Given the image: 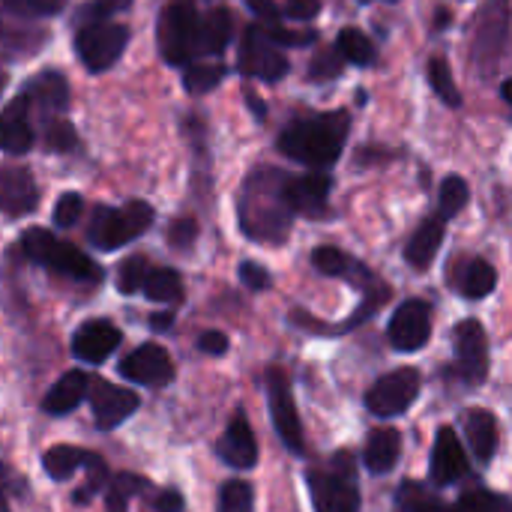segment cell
Wrapping results in <instances>:
<instances>
[{"label":"cell","instance_id":"6da1fadb","mask_svg":"<svg viewBox=\"0 0 512 512\" xmlns=\"http://www.w3.org/2000/svg\"><path fill=\"white\" fill-rule=\"evenodd\" d=\"M312 267H315L321 276H330V279H339V282L357 288V291L363 294V303H360V309H357L345 324H333V327L324 324L321 318L303 312V309H294V312L288 315V321H291L297 330H303V333H312V336H345V333L357 330L360 324H366L369 318H375V315L390 303V297H393V288H390L369 264H363L360 258L348 255V252L339 249V246H318V249L312 252Z\"/></svg>","mask_w":512,"mask_h":512},{"label":"cell","instance_id":"7a4b0ae2","mask_svg":"<svg viewBox=\"0 0 512 512\" xmlns=\"http://www.w3.org/2000/svg\"><path fill=\"white\" fill-rule=\"evenodd\" d=\"M288 171L258 165L246 174L237 195V225L243 237L264 246H282L291 237L297 213L288 204Z\"/></svg>","mask_w":512,"mask_h":512},{"label":"cell","instance_id":"3957f363","mask_svg":"<svg viewBox=\"0 0 512 512\" xmlns=\"http://www.w3.org/2000/svg\"><path fill=\"white\" fill-rule=\"evenodd\" d=\"M348 132H351L348 111H321V114L297 117L294 123H288L276 147L282 156L300 165H309L312 171H324L339 162Z\"/></svg>","mask_w":512,"mask_h":512},{"label":"cell","instance_id":"277c9868","mask_svg":"<svg viewBox=\"0 0 512 512\" xmlns=\"http://www.w3.org/2000/svg\"><path fill=\"white\" fill-rule=\"evenodd\" d=\"M18 249L30 264L45 267V270L66 276L72 282H81V285H99L105 276L102 267L87 252H81L69 240H60L48 228H27L18 237Z\"/></svg>","mask_w":512,"mask_h":512},{"label":"cell","instance_id":"5b68a950","mask_svg":"<svg viewBox=\"0 0 512 512\" xmlns=\"http://www.w3.org/2000/svg\"><path fill=\"white\" fill-rule=\"evenodd\" d=\"M306 486L315 512H360L363 507L357 459L351 450H336L324 465L309 468Z\"/></svg>","mask_w":512,"mask_h":512},{"label":"cell","instance_id":"8992f818","mask_svg":"<svg viewBox=\"0 0 512 512\" xmlns=\"http://www.w3.org/2000/svg\"><path fill=\"white\" fill-rule=\"evenodd\" d=\"M153 219H156V210L138 198L123 207L96 204V210L90 213V225H87V243L99 252L123 249L135 243L141 234H147Z\"/></svg>","mask_w":512,"mask_h":512},{"label":"cell","instance_id":"52a82bcc","mask_svg":"<svg viewBox=\"0 0 512 512\" xmlns=\"http://www.w3.org/2000/svg\"><path fill=\"white\" fill-rule=\"evenodd\" d=\"M512 3L510 0H486L474 18L471 36V60L483 81H489L510 51Z\"/></svg>","mask_w":512,"mask_h":512},{"label":"cell","instance_id":"ba28073f","mask_svg":"<svg viewBox=\"0 0 512 512\" xmlns=\"http://www.w3.org/2000/svg\"><path fill=\"white\" fill-rule=\"evenodd\" d=\"M156 45L171 66H192L201 57V15L192 0H174L159 12Z\"/></svg>","mask_w":512,"mask_h":512},{"label":"cell","instance_id":"9c48e42d","mask_svg":"<svg viewBox=\"0 0 512 512\" xmlns=\"http://www.w3.org/2000/svg\"><path fill=\"white\" fill-rule=\"evenodd\" d=\"M264 393H267V408H270V420L273 429L282 441V447L294 456H306V432H303V420L294 402V387L291 378L282 366H273L264 378Z\"/></svg>","mask_w":512,"mask_h":512},{"label":"cell","instance_id":"30bf717a","mask_svg":"<svg viewBox=\"0 0 512 512\" xmlns=\"http://www.w3.org/2000/svg\"><path fill=\"white\" fill-rule=\"evenodd\" d=\"M126 45H129V27L120 21H102V24H87L75 30L78 60L93 75L108 72L123 57Z\"/></svg>","mask_w":512,"mask_h":512},{"label":"cell","instance_id":"8fae6325","mask_svg":"<svg viewBox=\"0 0 512 512\" xmlns=\"http://www.w3.org/2000/svg\"><path fill=\"white\" fill-rule=\"evenodd\" d=\"M423 390V375L414 366H399L390 375L378 378L369 393H366V411L381 417V420H393L402 417L420 396Z\"/></svg>","mask_w":512,"mask_h":512},{"label":"cell","instance_id":"7c38bea8","mask_svg":"<svg viewBox=\"0 0 512 512\" xmlns=\"http://www.w3.org/2000/svg\"><path fill=\"white\" fill-rule=\"evenodd\" d=\"M456 366L453 375L465 387H480L489 378V333L477 318H465L453 330Z\"/></svg>","mask_w":512,"mask_h":512},{"label":"cell","instance_id":"4fadbf2b","mask_svg":"<svg viewBox=\"0 0 512 512\" xmlns=\"http://www.w3.org/2000/svg\"><path fill=\"white\" fill-rule=\"evenodd\" d=\"M237 69L249 78H261V81H279L288 75L291 63L288 57L276 48V42L267 36V30L261 27H246L243 39H240V51H237Z\"/></svg>","mask_w":512,"mask_h":512},{"label":"cell","instance_id":"5bb4252c","mask_svg":"<svg viewBox=\"0 0 512 512\" xmlns=\"http://www.w3.org/2000/svg\"><path fill=\"white\" fill-rule=\"evenodd\" d=\"M387 339H390L393 351H402V354L423 351L432 339V303L420 300V297L405 300L390 318Z\"/></svg>","mask_w":512,"mask_h":512},{"label":"cell","instance_id":"9a60e30c","mask_svg":"<svg viewBox=\"0 0 512 512\" xmlns=\"http://www.w3.org/2000/svg\"><path fill=\"white\" fill-rule=\"evenodd\" d=\"M117 372H120V378H126V381H132L138 387H150V390L168 387L174 381V375H177L171 354L156 342H144L135 351H129L117 363Z\"/></svg>","mask_w":512,"mask_h":512},{"label":"cell","instance_id":"2e32d148","mask_svg":"<svg viewBox=\"0 0 512 512\" xmlns=\"http://www.w3.org/2000/svg\"><path fill=\"white\" fill-rule=\"evenodd\" d=\"M141 408V396L117 387L105 378H93L90 384V411H93V423L99 432H114L117 426H123L135 411Z\"/></svg>","mask_w":512,"mask_h":512},{"label":"cell","instance_id":"e0dca14e","mask_svg":"<svg viewBox=\"0 0 512 512\" xmlns=\"http://www.w3.org/2000/svg\"><path fill=\"white\" fill-rule=\"evenodd\" d=\"M120 345H123V330L108 318H87L84 324H78L69 342L72 357L87 366H102Z\"/></svg>","mask_w":512,"mask_h":512},{"label":"cell","instance_id":"ac0fdd59","mask_svg":"<svg viewBox=\"0 0 512 512\" xmlns=\"http://www.w3.org/2000/svg\"><path fill=\"white\" fill-rule=\"evenodd\" d=\"M471 474V462L465 453V444L459 441L453 426H441L435 432V447H432V459H429V477L435 489H447L456 486L459 480H465Z\"/></svg>","mask_w":512,"mask_h":512},{"label":"cell","instance_id":"d6986e66","mask_svg":"<svg viewBox=\"0 0 512 512\" xmlns=\"http://www.w3.org/2000/svg\"><path fill=\"white\" fill-rule=\"evenodd\" d=\"M18 93L30 102L33 117L54 120L69 111V84H66V75L57 69H45V72L27 78Z\"/></svg>","mask_w":512,"mask_h":512},{"label":"cell","instance_id":"ffe728a7","mask_svg":"<svg viewBox=\"0 0 512 512\" xmlns=\"http://www.w3.org/2000/svg\"><path fill=\"white\" fill-rule=\"evenodd\" d=\"M213 453L219 456L222 465H228L234 471H252L258 465L261 450H258V441H255L246 411H234V417H231L228 429L222 432V438L216 441Z\"/></svg>","mask_w":512,"mask_h":512},{"label":"cell","instance_id":"44dd1931","mask_svg":"<svg viewBox=\"0 0 512 512\" xmlns=\"http://www.w3.org/2000/svg\"><path fill=\"white\" fill-rule=\"evenodd\" d=\"M330 189H333V177L327 171L288 174V186H285L291 210L306 219H324L330 213Z\"/></svg>","mask_w":512,"mask_h":512},{"label":"cell","instance_id":"7402d4cb","mask_svg":"<svg viewBox=\"0 0 512 512\" xmlns=\"http://www.w3.org/2000/svg\"><path fill=\"white\" fill-rule=\"evenodd\" d=\"M447 285L465 300H483L498 288V270L480 255H459L447 267Z\"/></svg>","mask_w":512,"mask_h":512},{"label":"cell","instance_id":"603a6c76","mask_svg":"<svg viewBox=\"0 0 512 512\" xmlns=\"http://www.w3.org/2000/svg\"><path fill=\"white\" fill-rule=\"evenodd\" d=\"M0 207L9 219L27 216L39 207V186L21 165H6L0 174Z\"/></svg>","mask_w":512,"mask_h":512},{"label":"cell","instance_id":"cb8c5ba5","mask_svg":"<svg viewBox=\"0 0 512 512\" xmlns=\"http://www.w3.org/2000/svg\"><path fill=\"white\" fill-rule=\"evenodd\" d=\"M462 429L468 438V447L480 465H489L498 456L501 447V423L489 408H468L462 414Z\"/></svg>","mask_w":512,"mask_h":512},{"label":"cell","instance_id":"d4e9b609","mask_svg":"<svg viewBox=\"0 0 512 512\" xmlns=\"http://www.w3.org/2000/svg\"><path fill=\"white\" fill-rule=\"evenodd\" d=\"M0 144L9 156H21L33 147V111L30 102L18 93L0 117Z\"/></svg>","mask_w":512,"mask_h":512},{"label":"cell","instance_id":"484cf974","mask_svg":"<svg viewBox=\"0 0 512 512\" xmlns=\"http://www.w3.org/2000/svg\"><path fill=\"white\" fill-rule=\"evenodd\" d=\"M90 384H93V378H90L87 372L69 369V372L60 375V378L51 384V390L45 393V399H42V414H48V417H66V414H72L84 399H90Z\"/></svg>","mask_w":512,"mask_h":512},{"label":"cell","instance_id":"4316f807","mask_svg":"<svg viewBox=\"0 0 512 512\" xmlns=\"http://www.w3.org/2000/svg\"><path fill=\"white\" fill-rule=\"evenodd\" d=\"M447 216L435 213L429 219L420 222V228L411 234V240L405 243V261L414 267V270H429L432 261L438 258V249L444 243V234H447Z\"/></svg>","mask_w":512,"mask_h":512},{"label":"cell","instance_id":"83f0119b","mask_svg":"<svg viewBox=\"0 0 512 512\" xmlns=\"http://www.w3.org/2000/svg\"><path fill=\"white\" fill-rule=\"evenodd\" d=\"M402 459V432L393 426H378L369 432L366 438V450H363V465L369 474L384 477L390 474Z\"/></svg>","mask_w":512,"mask_h":512},{"label":"cell","instance_id":"f1b7e54d","mask_svg":"<svg viewBox=\"0 0 512 512\" xmlns=\"http://www.w3.org/2000/svg\"><path fill=\"white\" fill-rule=\"evenodd\" d=\"M96 459H99V453H93V450L57 444V447H48V450L42 453V471H45L54 483H69L75 474L87 471Z\"/></svg>","mask_w":512,"mask_h":512},{"label":"cell","instance_id":"f546056e","mask_svg":"<svg viewBox=\"0 0 512 512\" xmlns=\"http://www.w3.org/2000/svg\"><path fill=\"white\" fill-rule=\"evenodd\" d=\"M393 510L396 512H456L453 504L441 498L435 486H426L420 480H402L393 495Z\"/></svg>","mask_w":512,"mask_h":512},{"label":"cell","instance_id":"4dcf8cb0","mask_svg":"<svg viewBox=\"0 0 512 512\" xmlns=\"http://www.w3.org/2000/svg\"><path fill=\"white\" fill-rule=\"evenodd\" d=\"M231 33H234V21L228 9L216 6L204 12L201 15V57H219L228 48Z\"/></svg>","mask_w":512,"mask_h":512},{"label":"cell","instance_id":"1f68e13d","mask_svg":"<svg viewBox=\"0 0 512 512\" xmlns=\"http://www.w3.org/2000/svg\"><path fill=\"white\" fill-rule=\"evenodd\" d=\"M150 489H153V483L141 474H129V471L114 474L105 489V512H129V501L144 498Z\"/></svg>","mask_w":512,"mask_h":512},{"label":"cell","instance_id":"d6a6232c","mask_svg":"<svg viewBox=\"0 0 512 512\" xmlns=\"http://www.w3.org/2000/svg\"><path fill=\"white\" fill-rule=\"evenodd\" d=\"M144 297L165 306H180L186 300V285L174 267H153L144 282Z\"/></svg>","mask_w":512,"mask_h":512},{"label":"cell","instance_id":"836d02e7","mask_svg":"<svg viewBox=\"0 0 512 512\" xmlns=\"http://www.w3.org/2000/svg\"><path fill=\"white\" fill-rule=\"evenodd\" d=\"M336 48L342 51V57H345L348 63H357V66H372V63L378 60L375 42H372L366 33H360L357 27H345V30L339 33V39H336Z\"/></svg>","mask_w":512,"mask_h":512},{"label":"cell","instance_id":"e575fe53","mask_svg":"<svg viewBox=\"0 0 512 512\" xmlns=\"http://www.w3.org/2000/svg\"><path fill=\"white\" fill-rule=\"evenodd\" d=\"M468 201H471V186H468V180L459 177V174L444 177V183H441V189H438V213L447 216V219H453V216H459V213L468 207Z\"/></svg>","mask_w":512,"mask_h":512},{"label":"cell","instance_id":"d590c367","mask_svg":"<svg viewBox=\"0 0 512 512\" xmlns=\"http://www.w3.org/2000/svg\"><path fill=\"white\" fill-rule=\"evenodd\" d=\"M48 33L45 30H27L21 27V33L15 30V24L9 21L6 24V36H3V51H6V60H18V57H30L36 54L42 45H45Z\"/></svg>","mask_w":512,"mask_h":512},{"label":"cell","instance_id":"8d00e7d4","mask_svg":"<svg viewBox=\"0 0 512 512\" xmlns=\"http://www.w3.org/2000/svg\"><path fill=\"white\" fill-rule=\"evenodd\" d=\"M108 483H111V471H108V465H105V459L99 456L87 471H84V480H81V486L72 492V504L75 507H87L96 495H105V489H108Z\"/></svg>","mask_w":512,"mask_h":512},{"label":"cell","instance_id":"74e56055","mask_svg":"<svg viewBox=\"0 0 512 512\" xmlns=\"http://www.w3.org/2000/svg\"><path fill=\"white\" fill-rule=\"evenodd\" d=\"M456 512H512V498L507 495H498V492H489V489H468L456 504Z\"/></svg>","mask_w":512,"mask_h":512},{"label":"cell","instance_id":"f35d334b","mask_svg":"<svg viewBox=\"0 0 512 512\" xmlns=\"http://www.w3.org/2000/svg\"><path fill=\"white\" fill-rule=\"evenodd\" d=\"M222 78H225V66L222 63H192V66L183 69V87L192 96L210 93L216 84H222Z\"/></svg>","mask_w":512,"mask_h":512},{"label":"cell","instance_id":"ab89813d","mask_svg":"<svg viewBox=\"0 0 512 512\" xmlns=\"http://www.w3.org/2000/svg\"><path fill=\"white\" fill-rule=\"evenodd\" d=\"M216 512H255V489L246 480H228L219 489Z\"/></svg>","mask_w":512,"mask_h":512},{"label":"cell","instance_id":"60d3db41","mask_svg":"<svg viewBox=\"0 0 512 512\" xmlns=\"http://www.w3.org/2000/svg\"><path fill=\"white\" fill-rule=\"evenodd\" d=\"M429 84H432V90H435L450 108H459V105H462V93H459V87H456V81H453V69H450L447 57H432V60H429Z\"/></svg>","mask_w":512,"mask_h":512},{"label":"cell","instance_id":"b9f144b4","mask_svg":"<svg viewBox=\"0 0 512 512\" xmlns=\"http://www.w3.org/2000/svg\"><path fill=\"white\" fill-rule=\"evenodd\" d=\"M150 270H153V264H150L147 255L126 258L120 264V270H117V291L120 294H138V291H144V282H147Z\"/></svg>","mask_w":512,"mask_h":512},{"label":"cell","instance_id":"7bdbcfd3","mask_svg":"<svg viewBox=\"0 0 512 512\" xmlns=\"http://www.w3.org/2000/svg\"><path fill=\"white\" fill-rule=\"evenodd\" d=\"M42 144L51 153H72L78 147V132H75V126L66 117H54V120H45Z\"/></svg>","mask_w":512,"mask_h":512},{"label":"cell","instance_id":"ee69618b","mask_svg":"<svg viewBox=\"0 0 512 512\" xmlns=\"http://www.w3.org/2000/svg\"><path fill=\"white\" fill-rule=\"evenodd\" d=\"M3 9L6 15L12 18H51V15H60L66 9V0H3Z\"/></svg>","mask_w":512,"mask_h":512},{"label":"cell","instance_id":"f6af8a7d","mask_svg":"<svg viewBox=\"0 0 512 512\" xmlns=\"http://www.w3.org/2000/svg\"><path fill=\"white\" fill-rule=\"evenodd\" d=\"M132 0H87L78 6L75 12V24L78 27H87V24H102L108 21L111 15H117L120 9H129Z\"/></svg>","mask_w":512,"mask_h":512},{"label":"cell","instance_id":"bcb514c9","mask_svg":"<svg viewBox=\"0 0 512 512\" xmlns=\"http://www.w3.org/2000/svg\"><path fill=\"white\" fill-rule=\"evenodd\" d=\"M342 51L333 45V48H321L315 57H312V63H309V78L312 81H333V78H339L342 75Z\"/></svg>","mask_w":512,"mask_h":512},{"label":"cell","instance_id":"7dc6e473","mask_svg":"<svg viewBox=\"0 0 512 512\" xmlns=\"http://www.w3.org/2000/svg\"><path fill=\"white\" fill-rule=\"evenodd\" d=\"M81 213H84V198L78 192H63L57 198V204H54L51 219H54L57 228H72V225H78Z\"/></svg>","mask_w":512,"mask_h":512},{"label":"cell","instance_id":"c3c4849f","mask_svg":"<svg viewBox=\"0 0 512 512\" xmlns=\"http://www.w3.org/2000/svg\"><path fill=\"white\" fill-rule=\"evenodd\" d=\"M165 240H168L177 252H189V249L195 246V240H198V222H195L192 216L174 219L171 228H168V234H165Z\"/></svg>","mask_w":512,"mask_h":512},{"label":"cell","instance_id":"681fc988","mask_svg":"<svg viewBox=\"0 0 512 512\" xmlns=\"http://www.w3.org/2000/svg\"><path fill=\"white\" fill-rule=\"evenodd\" d=\"M237 276H240V282H243L249 291H270V288H273L270 270H267L264 264H258V261H243V264L237 267Z\"/></svg>","mask_w":512,"mask_h":512},{"label":"cell","instance_id":"f907efd6","mask_svg":"<svg viewBox=\"0 0 512 512\" xmlns=\"http://www.w3.org/2000/svg\"><path fill=\"white\" fill-rule=\"evenodd\" d=\"M267 36H270L276 45H288V48H306V45H315V42H318V33H315V30H285V27H267Z\"/></svg>","mask_w":512,"mask_h":512},{"label":"cell","instance_id":"816d5d0a","mask_svg":"<svg viewBox=\"0 0 512 512\" xmlns=\"http://www.w3.org/2000/svg\"><path fill=\"white\" fill-rule=\"evenodd\" d=\"M228 348H231V342H228V336L222 330H204L198 336V351L207 354V357H225Z\"/></svg>","mask_w":512,"mask_h":512},{"label":"cell","instance_id":"f5cc1de1","mask_svg":"<svg viewBox=\"0 0 512 512\" xmlns=\"http://www.w3.org/2000/svg\"><path fill=\"white\" fill-rule=\"evenodd\" d=\"M282 12L291 21H312L321 12V0H285Z\"/></svg>","mask_w":512,"mask_h":512},{"label":"cell","instance_id":"db71d44e","mask_svg":"<svg viewBox=\"0 0 512 512\" xmlns=\"http://www.w3.org/2000/svg\"><path fill=\"white\" fill-rule=\"evenodd\" d=\"M153 510L156 512H186V498L177 489H162L153 498Z\"/></svg>","mask_w":512,"mask_h":512},{"label":"cell","instance_id":"11a10c76","mask_svg":"<svg viewBox=\"0 0 512 512\" xmlns=\"http://www.w3.org/2000/svg\"><path fill=\"white\" fill-rule=\"evenodd\" d=\"M249 3V9L261 18V21H267L270 27H273V21L279 18V6H276V0H246Z\"/></svg>","mask_w":512,"mask_h":512},{"label":"cell","instance_id":"9f6ffc18","mask_svg":"<svg viewBox=\"0 0 512 512\" xmlns=\"http://www.w3.org/2000/svg\"><path fill=\"white\" fill-rule=\"evenodd\" d=\"M174 327V312L168 309V312H153L150 315V330H156V333H168Z\"/></svg>","mask_w":512,"mask_h":512},{"label":"cell","instance_id":"6f0895ef","mask_svg":"<svg viewBox=\"0 0 512 512\" xmlns=\"http://www.w3.org/2000/svg\"><path fill=\"white\" fill-rule=\"evenodd\" d=\"M246 105H249V108L255 111V117H258V120H264V117H267V102H261V99H258V96L252 93V90L246 93Z\"/></svg>","mask_w":512,"mask_h":512},{"label":"cell","instance_id":"680465c9","mask_svg":"<svg viewBox=\"0 0 512 512\" xmlns=\"http://www.w3.org/2000/svg\"><path fill=\"white\" fill-rule=\"evenodd\" d=\"M447 24H450V12H447V9L441 6V9L435 12V27H438V30H444Z\"/></svg>","mask_w":512,"mask_h":512},{"label":"cell","instance_id":"91938a15","mask_svg":"<svg viewBox=\"0 0 512 512\" xmlns=\"http://www.w3.org/2000/svg\"><path fill=\"white\" fill-rule=\"evenodd\" d=\"M501 96H504V102H507V105L512 108V78H507V81H504V87H501Z\"/></svg>","mask_w":512,"mask_h":512},{"label":"cell","instance_id":"94428289","mask_svg":"<svg viewBox=\"0 0 512 512\" xmlns=\"http://www.w3.org/2000/svg\"><path fill=\"white\" fill-rule=\"evenodd\" d=\"M360 3H372V0H360ZM387 3H399V0H387Z\"/></svg>","mask_w":512,"mask_h":512}]
</instances>
